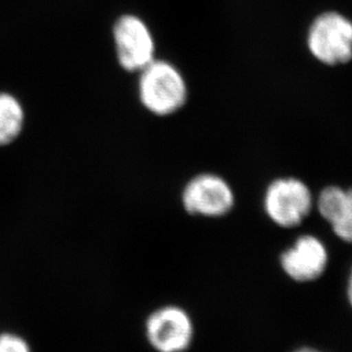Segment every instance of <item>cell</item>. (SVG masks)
I'll list each match as a JSON object with an SVG mask.
<instances>
[{
  "instance_id": "4fadbf2b",
  "label": "cell",
  "mask_w": 352,
  "mask_h": 352,
  "mask_svg": "<svg viewBox=\"0 0 352 352\" xmlns=\"http://www.w3.org/2000/svg\"><path fill=\"white\" fill-rule=\"evenodd\" d=\"M294 352H322L320 350L315 349V348H309V346H303V348H300V349L295 350Z\"/></svg>"
},
{
  "instance_id": "277c9868",
  "label": "cell",
  "mask_w": 352,
  "mask_h": 352,
  "mask_svg": "<svg viewBox=\"0 0 352 352\" xmlns=\"http://www.w3.org/2000/svg\"><path fill=\"white\" fill-rule=\"evenodd\" d=\"M183 210L192 217L219 219L230 214L236 205L234 189L219 174H197L183 186L181 192Z\"/></svg>"
},
{
  "instance_id": "6da1fadb",
  "label": "cell",
  "mask_w": 352,
  "mask_h": 352,
  "mask_svg": "<svg viewBox=\"0 0 352 352\" xmlns=\"http://www.w3.org/2000/svg\"><path fill=\"white\" fill-rule=\"evenodd\" d=\"M138 75V96L146 111L165 118L186 107L189 86L177 65L157 58Z\"/></svg>"
},
{
  "instance_id": "8992f818",
  "label": "cell",
  "mask_w": 352,
  "mask_h": 352,
  "mask_svg": "<svg viewBox=\"0 0 352 352\" xmlns=\"http://www.w3.org/2000/svg\"><path fill=\"white\" fill-rule=\"evenodd\" d=\"M146 338L157 352H184L192 344L195 325L189 314L177 305H164L146 320Z\"/></svg>"
},
{
  "instance_id": "8fae6325",
  "label": "cell",
  "mask_w": 352,
  "mask_h": 352,
  "mask_svg": "<svg viewBox=\"0 0 352 352\" xmlns=\"http://www.w3.org/2000/svg\"><path fill=\"white\" fill-rule=\"evenodd\" d=\"M0 352H32L29 343L13 333L0 334Z\"/></svg>"
},
{
  "instance_id": "5b68a950",
  "label": "cell",
  "mask_w": 352,
  "mask_h": 352,
  "mask_svg": "<svg viewBox=\"0 0 352 352\" xmlns=\"http://www.w3.org/2000/svg\"><path fill=\"white\" fill-rule=\"evenodd\" d=\"M264 210L274 224L285 229L298 227L311 213L314 197L308 186L295 177H281L269 184Z\"/></svg>"
},
{
  "instance_id": "3957f363",
  "label": "cell",
  "mask_w": 352,
  "mask_h": 352,
  "mask_svg": "<svg viewBox=\"0 0 352 352\" xmlns=\"http://www.w3.org/2000/svg\"><path fill=\"white\" fill-rule=\"evenodd\" d=\"M309 51L320 63L329 67L352 60V22L336 12L316 17L307 38Z\"/></svg>"
},
{
  "instance_id": "52a82bcc",
  "label": "cell",
  "mask_w": 352,
  "mask_h": 352,
  "mask_svg": "<svg viewBox=\"0 0 352 352\" xmlns=\"http://www.w3.org/2000/svg\"><path fill=\"white\" fill-rule=\"evenodd\" d=\"M329 265V252L319 238L303 234L280 255V267L296 283H311L322 277Z\"/></svg>"
},
{
  "instance_id": "30bf717a",
  "label": "cell",
  "mask_w": 352,
  "mask_h": 352,
  "mask_svg": "<svg viewBox=\"0 0 352 352\" xmlns=\"http://www.w3.org/2000/svg\"><path fill=\"white\" fill-rule=\"evenodd\" d=\"M331 226L336 237L352 244V205L341 214L339 219L331 223Z\"/></svg>"
},
{
  "instance_id": "7a4b0ae2",
  "label": "cell",
  "mask_w": 352,
  "mask_h": 352,
  "mask_svg": "<svg viewBox=\"0 0 352 352\" xmlns=\"http://www.w3.org/2000/svg\"><path fill=\"white\" fill-rule=\"evenodd\" d=\"M116 60L124 72L139 74L157 58V44L149 24L133 13L122 14L112 27Z\"/></svg>"
},
{
  "instance_id": "7c38bea8",
  "label": "cell",
  "mask_w": 352,
  "mask_h": 352,
  "mask_svg": "<svg viewBox=\"0 0 352 352\" xmlns=\"http://www.w3.org/2000/svg\"><path fill=\"white\" fill-rule=\"evenodd\" d=\"M346 294H348V300H349L350 305L352 307V269L350 271L349 280H348V289H346Z\"/></svg>"
},
{
  "instance_id": "9c48e42d",
  "label": "cell",
  "mask_w": 352,
  "mask_h": 352,
  "mask_svg": "<svg viewBox=\"0 0 352 352\" xmlns=\"http://www.w3.org/2000/svg\"><path fill=\"white\" fill-rule=\"evenodd\" d=\"M317 210L320 217L333 223L341 214L352 205V188L343 189L341 186H326L319 193L317 201Z\"/></svg>"
},
{
  "instance_id": "ba28073f",
  "label": "cell",
  "mask_w": 352,
  "mask_h": 352,
  "mask_svg": "<svg viewBox=\"0 0 352 352\" xmlns=\"http://www.w3.org/2000/svg\"><path fill=\"white\" fill-rule=\"evenodd\" d=\"M24 120L20 100L10 93H0V146H8L20 136Z\"/></svg>"
}]
</instances>
